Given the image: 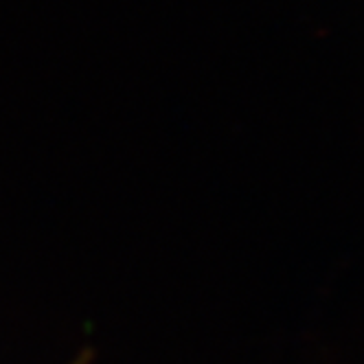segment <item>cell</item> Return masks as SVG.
Masks as SVG:
<instances>
[]
</instances>
